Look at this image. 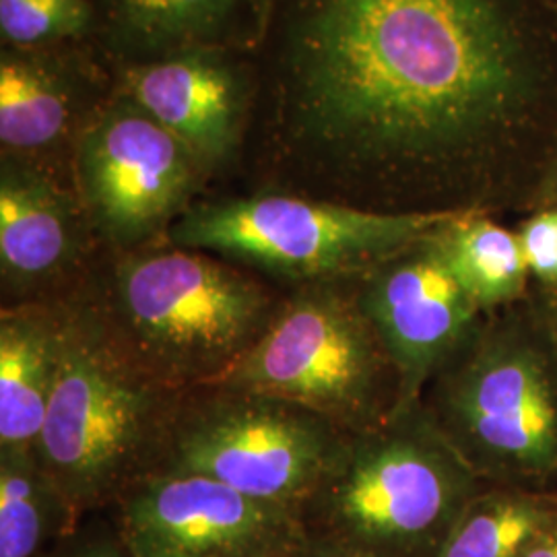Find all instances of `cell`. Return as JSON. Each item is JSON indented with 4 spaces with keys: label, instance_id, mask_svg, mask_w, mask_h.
<instances>
[{
    "label": "cell",
    "instance_id": "1",
    "mask_svg": "<svg viewBox=\"0 0 557 557\" xmlns=\"http://www.w3.org/2000/svg\"><path fill=\"white\" fill-rule=\"evenodd\" d=\"M252 69V190L386 213L465 209L529 87L499 0H269Z\"/></svg>",
    "mask_w": 557,
    "mask_h": 557
},
{
    "label": "cell",
    "instance_id": "2",
    "mask_svg": "<svg viewBox=\"0 0 557 557\" xmlns=\"http://www.w3.org/2000/svg\"><path fill=\"white\" fill-rule=\"evenodd\" d=\"M77 292L147 376L186 393L223 379L259 343L287 287L160 242L103 250Z\"/></svg>",
    "mask_w": 557,
    "mask_h": 557
},
{
    "label": "cell",
    "instance_id": "3",
    "mask_svg": "<svg viewBox=\"0 0 557 557\" xmlns=\"http://www.w3.org/2000/svg\"><path fill=\"white\" fill-rule=\"evenodd\" d=\"M182 393L128 358L89 301L62 299V358L36 453L83 520L160 467Z\"/></svg>",
    "mask_w": 557,
    "mask_h": 557
},
{
    "label": "cell",
    "instance_id": "4",
    "mask_svg": "<svg viewBox=\"0 0 557 557\" xmlns=\"http://www.w3.org/2000/svg\"><path fill=\"white\" fill-rule=\"evenodd\" d=\"M524 299L481 320L419 403L483 483L527 490L557 473V341Z\"/></svg>",
    "mask_w": 557,
    "mask_h": 557
},
{
    "label": "cell",
    "instance_id": "5",
    "mask_svg": "<svg viewBox=\"0 0 557 557\" xmlns=\"http://www.w3.org/2000/svg\"><path fill=\"white\" fill-rule=\"evenodd\" d=\"M483 487L418 403L351 434L298 517L306 539L361 556L436 557Z\"/></svg>",
    "mask_w": 557,
    "mask_h": 557
},
{
    "label": "cell",
    "instance_id": "6",
    "mask_svg": "<svg viewBox=\"0 0 557 557\" xmlns=\"http://www.w3.org/2000/svg\"><path fill=\"white\" fill-rule=\"evenodd\" d=\"M465 211V209H460ZM460 211L386 213L296 193L199 199L165 242L236 262L281 287L358 277Z\"/></svg>",
    "mask_w": 557,
    "mask_h": 557
},
{
    "label": "cell",
    "instance_id": "7",
    "mask_svg": "<svg viewBox=\"0 0 557 557\" xmlns=\"http://www.w3.org/2000/svg\"><path fill=\"white\" fill-rule=\"evenodd\" d=\"M358 277L287 287L259 343L213 384L298 403L347 434L386 423L398 409V374L361 306Z\"/></svg>",
    "mask_w": 557,
    "mask_h": 557
},
{
    "label": "cell",
    "instance_id": "8",
    "mask_svg": "<svg viewBox=\"0 0 557 557\" xmlns=\"http://www.w3.org/2000/svg\"><path fill=\"white\" fill-rule=\"evenodd\" d=\"M349 436L298 403L207 384L182 393L156 473L215 479L298 512Z\"/></svg>",
    "mask_w": 557,
    "mask_h": 557
},
{
    "label": "cell",
    "instance_id": "9",
    "mask_svg": "<svg viewBox=\"0 0 557 557\" xmlns=\"http://www.w3.org/2000/svg\"><path fill=\"white\" fill-rule=\"evenodd\" d=\"M73 182L106 250L165 242L211 182L199 161L120 87L89 120Z\"/></svg>",
    "mask_w": 557,
    "mask_h": 557
},
{
    "label": "cell",
    "instance_id": "10",
    "mask_svg": "<svg viewBox=\"0 0 557 557\" xmlns=\"http://www.w3.org/2000/svg\"><path fill=\"white\" fill-rule=\"evenodd\" d=\"M110 510L133 557H285L306 541L296 510L199 475L140 479Z\"/></svg>",
    "mask_w": 557,
    "mask_h": 557
},
{
    "label": "cell",
    "instance_id": "11",
    "mask_svg": "<svg viewBox=\"0 0 557 557\" xmlns=\"http://www.w3.org/2000/svg\"><path fill=\"white\" fill-rule=\"evenodd\" d=\"M440 230L358 277L361 306L397 370V413L418 405L487 317L455 275Z\"/></svg>",
    "mask_w": 557,
    "mask_h": 557
},
{
    "label": "cell",
    "instance_id": "12",
    "mask_svg": "<svg viewBox=\"0 0 557 557\" xmlns=\"http://www.w3.org/2000/svg\"><path fill=\"white\" fill-rule=\"evenodd\" d=\"M103 250L73 180L0 156L2 306L71 298Z\"/></svg>",
    "mask_w": 557,
    "mask_h": 557
},
{
    "label": "cell",
    "instance_id": "13",
    "mask_svg": "<svg viewBox=\"0 0 557 557\" xmlns=\"http://www.w3.org/2000/svg\"><path fill=\"white\" fill-rule=\"evenodd\" d=\"M94 41L0 50V156L73 180L81 133L116 91Z\"/></svg>",
    "mask_w": 557,
    "mask_h": 557
},
{
    "label": "cell",
    "instance_id": "14",
    "mask_svg": "<svg viewBox=\"0 0 557 557\" xmlns=\"http://www.w3.org/2000/svg\"><path fill=\"white\" fill-rule=\"evenodd\" d=\"M114 73L120 89L193 153L209 180L239 165L255 103L252 57L188 52Z\"/></svg>",
    "mask_w": 557,
    "mask_h": 557
},
{
    "label": "cell",
    "instance_id": "15",
    "mask_svg": "<svg viewBox=\"0 0 557 557\" xmlns=\"http://www.w3.org/2000/svg\"><path fill=\"white\" fill-rule=\"evenodd\" d=\"M96 40L120 69L188 52L252 57L269 0H94Z\"/></svg>",
    "mask_w": 557,
    "mask_h": 557
},
{
    "label": "cell",
    "instance_id": "16",
    "mask_svg": "<svg viewBox=\"0 0 557 557\" xmlns=\"http://www.w3.org/2000/svg\"><path fill=\"white\" fill-rule=\"evenodd\" d=\"M62 358V301L0 308V450L40 438Z\"/></svg>",
    "mask_w": 557,
    "mask_h": 557
},
{
    "label": "cell",
    "instance_id": "17",
    "mask_svg": "<svg viewBox=\"0 0 557 557\" xmlns=\"http://www.w3.org/2000/svg\"><path fill=\"white\" fill-rule=\"evenodd\" d=\"M81 522L36 446L0 450V557H40Z\"/></svg>",
    "mask_w": 557,
    "mask_h": 557
},
{
    "label": "cell",
    "instance_id": "18",
    "mask_svg": "<svg viewBox=\"0 0 557 557\" xmlns=\"http://www.w3.org/2000/svg\"><path fill=\"white\" fill-rule=\"evenodd\" d=\"M440 242L455 275L483 314L524 299L531 273L518 234L478 209H465L440 230Z\"/></svg>",
    "mask_w": 557,
    "mask_h": 557
},
{
    "label": "cell",
    "instance_id": "19",
    "mask_svg": "<svg viewBox=\"0 0 557 557\" xmlns=\"http://www.w3.org/2000/svg\"><path fill=\"white\" fill-rule=\"evenodd\" d=\"M557 515V502L524 487L487 485L458 517L436 557H520Z\"/></svg>",
    "mask_w": 557,
    "mask_h": 557
},
{
    "label": "cell",
    "instance_id": "20",
    "mask_svg": "<svg viewBox=\"0 0 557 557\" xmlns=\"http://www.w3.org/2000/svg\"><path fill=\"white\" fill-rule=\"evenodd\" d=\"M94 0H0L2 46L44 48L96 40Z\"/></svg>",
    "mask_w": 557,
    "mask_h": 557
},
{
    "label": "cell",
    "instance_id": "21",
    "mask_svg": "<svg viewBox=\"0 0 557 557\" xmlns=\"http://www.w3.org/2000/svg\"><path fill=\"white\" fill-rule=\"evenodd\" d=\"M518 239L527 260L531 278L545 289L557 285V207L539 211L524 221Z\"/></svg>",
    "mask_w": 557,
    "mask_h": 557
},
{
    "label": "cell",
    "instance_id": "22",
    "mask_svg": "<svg viewBox=\"0 0 557 557\" xmlns=\"http://www.w3.org/2000/svg\"><path fill=\"white\" fill-rule=\"evenodd\" d=\"M40 557H133L114 522H81L69 537L60 539Z\"/></svg>",
    "mask_w": 557,
    "mask_h": 557
},
{
    "label": "cell",
    "instance_id": "23",
    "mask_svg": "<svg viewBox=\"0 0 557 557\" xmlns=\"http://www.w3.org/2000/svg\"><path fill=\"white\" fill-rule=\"evenodd\" d=\"M520 557H557V515L527 543Z\"/></svg>",
    "mask_w": 557,
    "mask_h": 557
},
{
    "label": "cell",
    "instance_id": "24",
    "mask_svg": "<svg viewBox=\"0 0 557 557\" xmlns=\"http://www.w3.org/2000/svg\"><path fill=\"white\" fill-rule=\"evenodd\" d=\"M285 557H368L356 554V552H349V549H343L337 545H331V543H320V541H310L306 539L299 547H296L292 554H287Z\"/></svg>",
    "mask_w": 557,
    "mask_h": 557
},
{
    "label": "cell",
    "instance_id": "25",
    "mask_svg": "<svg viewBox=\"0 0 557 557\" xmlns=\"http://www.w3.org/2000/svg\"><path fill=\"white\" fill-rule=\"evenodd\" d=\"M539 308H541V314H543L545 322L549 324V329H552V333H554L557 341V285L543 292Z\"/></svg>",
    "mask_w": 557,
    "mask_h": 557
},
{
    "label": "cell",
    "instance_id": "26",
    "mask_svg": "<svg viewBox=\"0 0 557 557\" xmlns=\"http://www.w3.org/2000/svg\"><path fill=\"white\" fill-rule=\"evenodd\" d=\"M554 193H556V197H557V165H556V176H554Z\"/></svg>",
    "mask_w": 557,
    "mask_h": 557
}]
</instances>
